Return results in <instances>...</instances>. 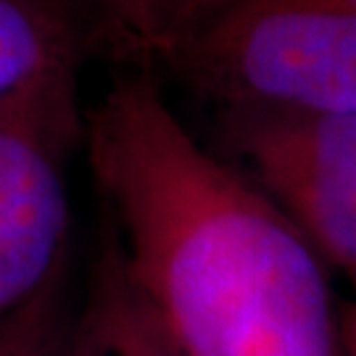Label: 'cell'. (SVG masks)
<instances>
[{
  "instance_id": "1",
  "label": "cell",
  "mask_w": 356,
  "mask_h": 356,
  "mask_svg": "<svg viewBox=\"0 0 356 356\" xmlns=\"http://www.w3.org/2000/svg\"><path fill=\"white\" fill-rule=\"evenodd\" d=\"M88 151L116 251L185 356H346L330 269L193 138L151 72L129 69L103 95Z\"/></svg>"
},
{
  "instance_id": "6",
  "label": "cell",
  "mask_w": 356,
  "mask_h": 356,
  "mask_svg": "<svg viewBox=\"0 0 356 356\" xmlns=\"http://www.w3.org/2000/svg\"><path fill=\"white\" fill-rule=\"evenodd\" d=\"M66 356H185L129 277L111 235L85 306L72 319Z\"/></svg>"
},
{
  "instance_id": "9",
  "label": "cell",
  "mask_w": 356,
  "mask_h": 356,
  "mask_svg": "<svg viewBox=\"0 0 356 356\" xmlns=\"http://www.w3.org/2000/svg\"><path fill=\"white\" fill-rule=\"evenodd\" d=\"M341 327H343L346 356H356V291H351L348 301L341 304Z\"/></svg>"
},
{
  "instance_id": "3",
  "label": "cell",
  "mask_w": 356,
  "mask_h": 356,
  "mask_svg": "<svg viewBox=\"0 0 356 356\" xmlns=\"http://www.w3.org/2000/svg\"><path fill=\"white\" fill-rule=\"evenodd\" d=\"M74 85L76 66H61L0 103V327L64 282Z\"/></svg>"
},
{
  "instance_id": "5",
  "label": "cell",
  "mask_w": 356,
  "mask_h": 356,
  "mask_svg": "<svg viewBox=\"0 0 356 356\" xmlns=\"http://www.w3.org/2000/svg\"><path fill=\"white\" fill-rule=\"evenodd\" d=\"M74 13L88 53L135 72L164 66L225 0H61Z\"/></svg>"
},
{
  "instance_id": "2",
  "label": "cell",
  "mask_w": 356,
  "mask_h": 356,
  "mask_svg": "<svg viewBox=\"0 0 356 356\" xmlns=\"http://www.w3.org/2000/svg\"><path fill=\"white\" fill-rule=\"evenodd\" d=\"M164 66L222 111L356 114V0H225Z\"/></svg>"
},
{
  "instance_id": "4",
  "label": "cell",
  "mask_w": 356,
  "mask_h": 356,
  "mask_svg": "<svg viewBox=\"0 0 356 356\" xmlns=\"http://www.w3.org/2000/svg\"><path fill=\"white\" fill-rule=\"evenodd\" d=\"M238 169L356 291V114L222 111Z\"/></svg>"
},
{
  "instance_id": "7",
  "label": "cell",
  "mask_w": 356,
  "mask_h": 356,
  "mask_svg": "<svg viewBox=\"0 0 356 356\" xmlns=\"http://www.w3.org/2000/svg\"><path fill=\"white\" fill-rule=\"evenodd\" d=\"M88 42L61 0H0V103L32 79L76 66Z\"/></svg>"
},
{
  "instance_id": "8",
  "label": "cell",
  "mask_w": 356,
  "mask_h": 356,
  "mask_svg": "<svg viewBox=\"0 0 356 356\" xmlns=\"http://www.w3.org/2000/svg\"><path fill=\"white\" fill-rule=\"evenodd\" d=\"M72 319L74 314L64 309V282H58L0 327V356H66Z\"/></svg>"
}]
</instances>
